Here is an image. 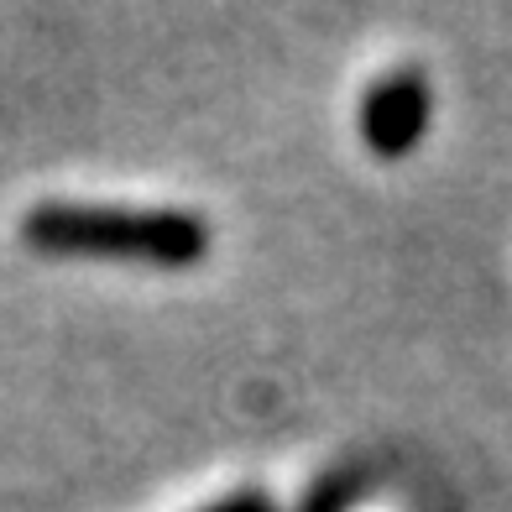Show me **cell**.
Wrapping results in <instances>:
<instances>
[{
    "label": "cell",
    "instance_id": "cell-1",
    "mask_svg": "<svg viewBox=\"0 0 512 512\" xmlns=\"http://www.w3.org/2000/svg\"><path fill=\"white\" fill-rule=\"evenodd\" d=\"M21 241L42 256L194 267L209 251V225L189 209H110V204H37L21 220Z\"/></svg>",
    "mask_w": 512,
    "mask_h": 512
},
{
    "label": "cell",
    "instance_id": "cell-3",
    "mask_svg": "<svg viewBox=\"0 0 512 512\" xmlns=\"http://www.w3.org/2000/svg\"><path fill=\"white\" fill-rule=\"evenodd\" d=\"M345 502H351V481H335V486H324L304 512H345Z\"/></svg>",
    "mask_w": 512,
    "mask_h": 512
},
{
    "label": "cell",
    "instance_id": "cell-2",
    "mask_svg": "<svg viewBox=\"0 0 512 512\" xmlns=\"http://www.w3.org/2000/svg\"><path fill=\"white\" fill-rule=\"evenodd\" d=\"M429 79L418 68H398V74L377 79L361 95V142L377 152V157H403L424 142V126H429Z\"/></svg>",
    "mask_w": 512,
    "mask_h": 512
},
{
    "label": "cell",
    "instance_id": "cell-4",
    "mask_svg": "<svg viewBox=\"0 0 512 512\" xmlns=\"http://www.w3.org/2000/svg\"><path fill=\"white\" fill-rule=\"evenodd\" d=\"M209 512H272V502H267V492H236V497L215 502Z\"/></svg>",
    "mask_w": 512,
    "mask_h": 512
}]
</instances>
